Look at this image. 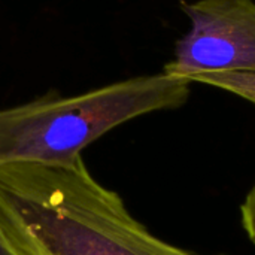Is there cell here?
<instances>
[{
  "label": "cell",
  "mask_w": 255,
  "mask_h": 255,
  "mask_svg": "<svg viewBox=\"0 0 255 255\" xmlns=\"http://www.w3.org/2000/svg\"><path fill=\"white\" fill-rule=\"evenodd\" d=\"M0 229L16 255H197L154 236L84 158L0 166Z\"/></svg>",
  "instance_id": "1"
},
{
  "label": "cell",
  "mask_w": 255,
  "mask_h": 255,
  "mask_svg": "<svg viewBox=\"0 0 255 255\" xmlns=\"http://www.w3.org/2000/svg\"><path fill=\"white\" fill-rule=\"evenodd\" d=\"M191 82L157 73L114 82L72 97L33 100L0 111V166H72L112 128L187 103Z\"/></svg>",
  "instance_id": "2"
},
{
  "label": "cell",
  "mask_w": 255,
  "mask_h": 255,
  "mask_svg": "<svg viewBox=\"0 0 255 255\" xmlns=\"http://www.w3.org/2000/svg\"><path fill=\"white\" fill-rule=\"evenodd\" d=\"M181 7L191 28L176 42L164 73L188 79L211 70L255 72L254 0L181 1Z\"/></svg>",
  "instance_id": "3"
},
{
  "label": "cell",
  "mask_w": 255,
  "mask_h": 255,
  "mask_svg": "<svg viewBox=\"0 0 255 255\" xmlns=\"http://www.w3.org/2000/svg\"><path fill=\"white\" fill-rule=\"evenodd\" d=\"M190 82H202L227 90L255 105V72L238 70H211L191 75Z\"/></svg>",
  "instance_id": "4"
},
{
  "label": "cell",
  "mask_w": 255,
  "mask_h": 255,
  "mask_svg": "<svg viewBox=\"0 0 255 255\" xmlns=\"http://www.w3.org/2000/svg\"><path fill=\"white\" fill-rule=\"evenodd\" d=\"M241 217L244 230L247 232L250 241L255 245V184L241 206Z\"/></svg>",
  "instance_id": "5"
},
{
  "label": "cell",
  "mask_w": 255,
  "mask_h": 255,
  "mask_svg": "<svg viewBox=\"0 0 255 255\" xmlns=\"http://www.w3.org/2000/svg\"><path fill=\"white\" fill-rule=\"evenodd\" d=\"M0 255H16V253L12 250V247L9 245L6 236L3 235L1 229H0Z\"/></svg>",
  "instance_id": "6"
}]
</instances>
